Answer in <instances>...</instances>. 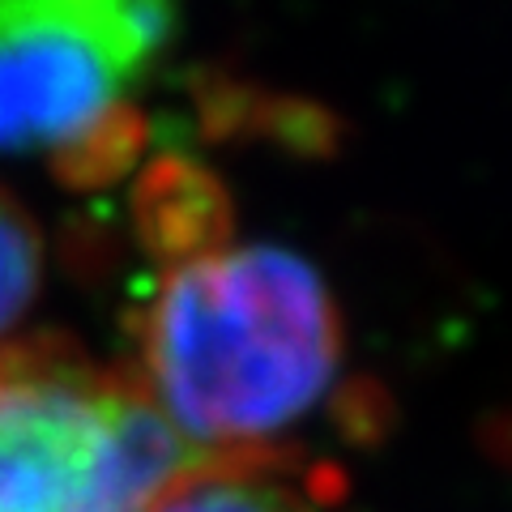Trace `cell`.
I'll return each mask as SVG.
<instances>
[{"label": "cell", "mask_w": 512, "mask_h": 512, "mask_svg": "<svg viewBox=\"0 0 512 512\" xmlns=\"http://www.w3.org/2000/svg\"><path fill=\"white\" fill-rule=\"evenodd\" d=\"M338 299L291 248L210 244L171 261L128 367L192 453L278 448L342 367Z\"/></svg>", "instance_id": "1"}, {"label": "cell", "mask_w": 512, "mask_h": 512, "mask_svg": "<svg viewBox=\"0 0 512 512\" xmlns=\"http://www.w3.org/2000/svg\"><path fill=\"white\" fill-rule=\"evenodd\" d=\"M338 474L291 448L197 453L158 491L150 512H338Z\"/></svg>", "instance_id": "4"}, {"label": "cell", "mask_w": 512, "mask_h": 512, "mask_svg": "<svg viewBox=\"0 0 512 512\" xmlns=\"http://www.w3.org/2000/svg\"><path fill=\"white\" fill-rule=\"evenodd\" d=\"M192 457L128 367L0 342V512H150Z\"/></svg>", "instance_id": "2"}, {"label": "cell", "mask_w": 512, "mask_h": 512, "mask_svg": "<svg viewBox=\"0 0 512 512\" xmlns=\"http://www.w3.org/2000/svg\"><path fill=\"white\" fill-rule=\"evenodd\" d=\"M175 18L180 0H0V154H52L73 184L120 171Z\"/></svg>", "instance_id": "3"}, {"label": "cell", "mask_w": 512, "mask_h": 512, "mask_svg": "<svg viewBox=\"0 0 512 512\" xmlns=\"http://www.w3.org/2000/svg\"><path fill=\"white\" fill-rule=\"evenodd\" d=\"M43 286V235L26 205L0 184V342L22 325Z\"/></svg>", "instance_id": "5"}]
</instances>
